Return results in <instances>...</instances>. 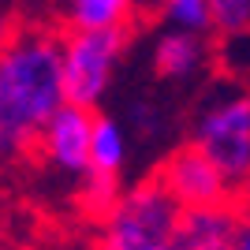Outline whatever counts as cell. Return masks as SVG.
I'll return each mask as SVG.
<instances>
[{"mask_svg": "<svg viewBox=\"0 0 250 250\" xmlns=\"http://www.w3.org/2000/svg\"><path fill=\"white\" fill-rule=\"evenodd\" d=\"M71 30H124V26H149L135 11V0H67V19Z\"/></svg>", "mask_w": 250, "mask_h": 250, "instance_id": "ba28073f", "label": "cell"}, {"mask_svg": "<svg viewBox=\"0 0 250 250\" xmlns=\"http://www.w3.org/2000/svg\"><path fill=\"white\" fill-rule=\"evenodd\" d=\"M120 183H116V172H97L90 168L83 179V190H79V209H83L86 220H94V224H104V220L116 213L120 206Z\"/></svg>", "mask_w": 250, "mask_h": 250, "instance_id": "9c48e42d", "label": "cell"}, {"mask_svg": "<svg viewBox=\"0 0 250 250\" xmlns=\"http://www.w3.org/2000/svg\"><path fill=\"white\" fill-rule=\"evenodd\" d=\"M94 127L97 112L94 108H79V104H63L52 116L49 131H45V157L56 161L67 172H90V157H94Z\"/></svg>", "mask_w": 250, "mask_h": 250, "instance_id": "8992f818", "label": "cell"}, {"mask_svg": "<svg viewBox=\"0 0 250 250\" xmlns=\"http://www.w3.org/2000/svg\"><path fill=\"white\" fill-rule=\"evenodd\" d=\"M202 60V45L194 34H165L153 49V71L161 79H179Z\"/></svg>", "mask_w": 250, "mask_h": 250, "instance_id": "30bf717a", "label": "cell"}, {"mask_svg": "<svg viewBox=\"0 0 250 250\" xmlns=\"http://www.w3.org/2000/svg\"><path fill=\"white\" fill-rule=\"evenodd\" d=\"M142 26H124V30H71L63 26V94L67 104L94 108L101 97L108 71L116 56L138 38Z\"/></svg>", "mask_w": 250, "mask_h": 250, "instance_id": "3957f363", "label": "cell"}, {"mask_svg": "<svg viewBox=\"0 0 250 250\" xmlns=\"http://www.w3.org/2000/svg\"><path fill=\"white\" fill-rule=\"evenodd\" d=\"M239 250H250V228L243 231V243H239Z\"/></svg>", "mask_w": 250, "mask_h": 250, "instance_id": "5bb4252c", "label": "cell"}, {"mask_svg": "<svg viewBox=\"0 0 250 250\" xmlns=\"http://www.w3.org/2000/svg\"><path fill=\"white\" fill-rule=\"evenodd\" d=\"M63 104V22L11 15L0 60V131L8 157L42 161L45 131Z\"/></svg>", "mask_w": 250, "mask_h": 250, "instance_id": "6da1fadb", "label": "cell"}, {"mask_svg": "<svg viewBox=\"0 0 250 250\" xmlns=\"http://www.w3.org/2000/svg\"><path fill=\"white\" fill-rule=\"evenodd\" d=\"M194 142L224 172L235 194V209L250 217V97H235L202 116Z\"/></svg>", "mask_w": 250, "mask_h": 250, "instance_id": "277c9868", "label": "cell"}, {"mask_svg": "<svg viewBox=\"0 0 250 250\" xmlns=\"http://www.w3.org/2000/svg\"><path fill=\"white\" fill-rule=\"evenodd\" d=\"M153 176L172 190V198L183 209H235L231 183L224 179V172L209 161V153L198 142L176 146L153 168ZM235 213H239V209H235Z\"/></svg>", "mask_w": 250, "mask_h": 250, "instance_id": "5b68a950", "label": "cell"}, {"mask_svg": "<svg viewBox=\"0 0 250 250\" xmlns=\"http://www.w3.org/2000/svg\"><path fill=\"white\" fill-rule=\"evenodd\" d=\"M213 26L220 34H243L250 30V0H209Z\"/></svg>", "mask_w": 250, "mask_h": 250, "instance_id": "4fadbf2b", "label": "cell"}, {"mask_svg": "<svg viewBox=\"0 0 250 250\" xmlns=\"http://www.w3.org/2000/svg\"><path fill=\"white\" fill-rule=\"evenodd\" d=\"M183 213L187 209L172 198V190L149 172L101 224L94 250H179Z\"/></svg>", "mask_w": 250, "mask_h": 250, "instance_id": "7a4b0ae2", "label": "cell"}, {"mask_svg": "<svg viewBox=\"0 0 250 250\" xmlns=\"http://www.w3.org/2000/svg\"><path fill=\"white\" fill-rule=\"evenodd\" d=\"M120 161H124V138H120V127H116L108 116H97L90 168H97V172H120Z\"/></svg>", "mask_w": 250, "mask_h": 250, "instance_id": "8fae6325", "label": "cell"}, {"mask_svg": "<svg viewBox=\"0 0 250 250\" xmlns=\"http://www.w3.org/2000/svg\"><path fill=\"white\" fill-rule=\"evenodd\" d=\"M153 15H168L187 30H209L213 26V8L209 0H149Z\"/></svg>", "mask_w": 250, "mask_h": 250, "instance_id": "7c38bea8", "label": "cell"}, {"mask_svg": "<svg viewBox=\"0 0 250 250\" xmlns=\"http://www.w3.org/2000/svg\"><path fill=\"white\" fill-rule=\"evenodd\" d=\"M250 220L235 209H187L179 224V250H239Z\"/></svg>", "mask_w": 250, "mask_h": 250, "instance_id": "52a82bcc", "label": "cell"}]
</instances>
